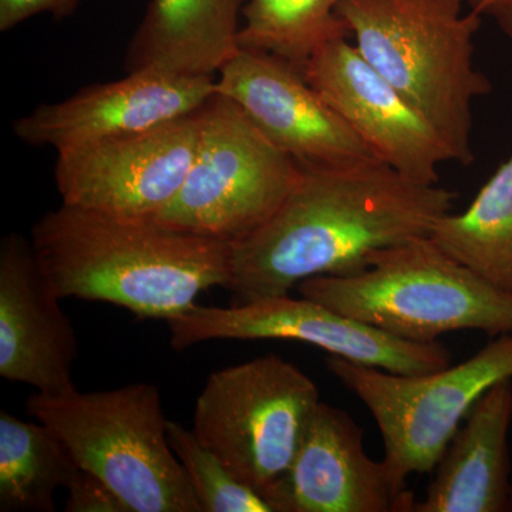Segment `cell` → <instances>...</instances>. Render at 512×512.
<instances>
[{"instance_id": "cell-7", "label": "cell", "mask_w": 512, "mask_h": 512, "mask_svg": "<svg viewBox=\"0 0 512 512\" xmlns=\"http://www.w3.org/2000/svg\"><path fill=\"white\" fill-rule=\"evenodd\" d=\"M326 366L375 417L387 477L404 494L410 476L434 470L477 400L512 379V333L497 336L460 365L426 375H399L338 356H329Z\"/></svg>"}, {"instance_id": "cell-17", "label": "cell", "mask_w": 512, "mask_h": 512, "mask_svg": "<svg viewBox=\"0 0 512 512\" xmlns=\"http://www.w3.org/2000/svg\"><path fill=\"white\" fill-rule=\"evenodd\" d=\"M249 0H151L131 39L128 72L214 76L237 55Z\"/></svg>"}, {"instance_id": "cell-20", "label": "cell", "mask_w": 512, "mask_h": 512, "mask_svg": "<svg viewBox=\"0 0 512 512\" xmlns=\"http://www.w3.org/2000/svg\"><path fill=\"white\" fill-rule=\"evenodd\" d=\"M340 3L342 0H249L242 15L239 46L272 53L303 72L319 46L349 36L336 12Z\"/></svg>"}, {"instance_id": "cell-6", "label": "cell", "mask_w": 512, "mask_h": 512, "mask_svg": "<svg viewBox=\"0 0 512 512\" xmlns=\"http://www.w3.org/2000/svg\"><path fill=\"white\" fill-rule=\"evenodd\" d=\"M301 174L298 161L215 92L200 111V140L183 187L154 220L235 244L274 217Z\"/></svg>"}, {"instance_id": "cell-21", "label": "cell", "mask_w": 512, "mask_h": 512, "mask_svg": "<svg viewBox=\"0 0 512 512\" xmlns=\"http://www.w3.org/2000/svg\"><path fill=\"white\" fill-rule=\"evenodd\" d=\"M168 440L190 478L202 512H274L264 495L239 481L194 430L170 420Z\"/></svg>"}, {"instance_id": "cell-3", "label": "cell", "mask_w": 512, "mask_h": 512, "mask_svg": "<svg viewBox=\"0 0 512 512\" xmlns=\"http://www.w3.org/2000/svg\"><path fill=\"white\" fill-rule=\"evenodd\" d=\"M357 52L446 140L458 163H473V104L493 89L474 63L481 18L463 0H342Z\"/></svg>"}, {"instance_id": "cell-1", "label": "cell", "mask_w": 512, "mask_h": 512, "mask_svg": "<svg viewBox=\"0 0 512 512\" xmlns=\"http://www.w3.org/2000/svg\"><path fill=\"white\" fill-rule=\"evenodd\" d=\"M456 197L407 180L377 157L302 165L274 217L231 244L234 305L288 295L313 276L363 271L373 252L427 237Z\"/></svg>"}, {"instance_id": "cell-16", "label": "cell", "mask_w": 512, "mask_h": 512, "mask_svg": "<svg viewBox=\"0 0 512 512\" xmlns=\"http://www.w3.org/2000/svg\"><path fill=\"white\" fill-rule=\"evenodd\" d=\"M511 421L512 379H507L471 407L437 461L426 497L414 501L410 512L507 511Z\"/></svg>"}, {"instance_id": "cell-13", "label": "cell", "mask_w": 512, "mask_h": 512, "mask_svg": "<svg viewBox=\"0 0 512 512\" xmlns=\"http://www.w3.org/2000/svg\"><path fill=\"white\" fill-rule=\"evenodd\" d=\"M215 92L301 165L376 157L305 74L272 53L241 47L217 74Z\"/></svg>"}, {"instance_id": "cell-8", "label": "cell", "mask_w": 512, "mask_h": 512, "mask_svg": "<svg viewBox=\"0 0 512 512\" xmlns=\"http://www.w3.org/2000/svg\"><path fill=\"white\" fill-rule=\"evenodd\" d=\"M319 403L311 377L269 353L211 373L192 430L239 481L266 497L292 466Z\"/></svg>"}, {"instance_id": "cell-2", "label": "cell", "mask_w": 512, "mask_h": 512, "mask_svg": "<svg viewBox=\"0 0 512 512\" xmlns=\"http://www.w3.org/2000/svg\"><path fill=\"white\" fill-rule=\"evenodd\" d=\"M40 269L60 298L121 306L140 319H168L231 278V244L62 204L33 225Z\"/></svg>"}, {"instance_id": "cell-23", "label": "cell", "mask_w": 512, "mask_h": 512, "mask_svg": "<svg viewBox=\"0 0 512 512\" xmlns=\"http://www.w3.org/2000/svg\"><path fill=\"white\" fill-rule=\"evenodd\" d=\"M80 0H0V32L18 28L37 15L66 19L79 9Z\"/></svg>"}, {"instance_id": "cell-19", "label": "cell", "mask_w": 512, "mask_h": 512, "mask_svg": "<svg viewBox=\"0 0 512 512\" xmlns=\"http://www.w3.org/2000/svg\"><path fill=\"white\" fill-rule=\"evenodd\" d=\"M79 470L55 431L0 413V510L55 511L56 491L69 487Z\"/></svg>"}, {"instance_id": "cell-10", "label": "cell", "mask_w": 512, "mask_h": 512, "mask_svg": "<svg viewBox=\"0 0 512 512\" xmlns=\"http://www.w3.org/2000/svg\"><path fill=\"white\" fill-rule=\"evenodd\" d=\"M200 111L57 153L55 181L62 204L154 220L177 197L190 171L200 140Z\"/></svg>"}, {"instance_id": "cell-4", "label": "cell", "mask_w": 512, "mask_h": 512, "mask_svg": "<svg viewBox=\"0 0 512 512\" xmlns=\"http://www.w3.org/2000/svg\"><path fill=\"white\" fill-rule=\"evenodd\" d=\"M296 288L409 342H439L457 330H480L491 338L512 333V293L451 258L429 235L373 252L356 274L313 276Z\"/></svg>"}, {"instance_id": "cell-15", "label": "cell", "mask_w": 512, "mask_h": 512, "mask_svg": "<svg viewBox=\"0 0 512 512\" xmlns=\"http://www.w3.org/2000/svg\"><path fill=\"white\" fill-rule=\"evenodd\" d=\"M265 498L274 512H410L414 504L412 493L394 491L383 461L367 456L356 421L322 402Z\"/></svg>"}, {"instance_id": "cell-5", "label": "cell", "mask_w": 512, "mask_h": 512, "mask_svg": "<svg viewBox=\"0 0 512 512\" xmlns=\"http://www.w3.org/2000/svg\"><path fill=\"white\" fill-rule=\"evenodd\" d=\"M26 412L72 451L133 512H202L190 478L168 440L160 392L134 383L104 392L36 393Z\"/></svg>"}, {"instance_id": "cell-12", "label": "cell", "mask_w": 512, "mask_h": 512, "mask_svg": "<svg viewBox=\"0 0 512 512\" xmlns=\"http://www.w3.org/2000/svg\"><path fill=\"white\" fill-rule=\"evenodd\" d=\"M214 76L141 69L92 84L57 103L40 104L13 123L23 143L57 153L130 136L198 113L215 94Z\"/></svg>"}, {"instance_id": "cell-25", "label": "cell", "mask_w": 512, "mask_h": 512, "mask_svg": "<svg viewBox=\"0 0 512 512\" xmlns=\"http://www.w3.org/2000/svg\"><path fill=\"white\" fill-rule=\"evenodd\" d=\"M507 511H512V483L510 485V494H508V507Z\"/></svg>"}, {"instance_id": "cell-11", "label": "cell", "mask_w": 512, "mask_h": 512, "mask_svg": "<svg viewBox=\"0 0 512 512\" xmlns=\"http://www.w3.org/2000/svg\"><path fill=\"white\" fill-rule=\"evenodd\" d=\"M303 74L373 154L407 180L439 184L440 165L456 161L437 128L363 59L349 36L319 46Z\"/></svg>"}, {"instance_id": "cell-24", "label": "cell", "mask_w": 512, "mask_h": 512, "mask_svg": "<svg viewBox=\"0 0 512 512\" xmlns=\"http://www.w3.org/2000/svg\"><path fill=\"white\" fill-rule=\"evenodd\" d=\"M467 3L481 18L493 20L512 42V0H467Z\"/></svg>"}, {"instance_id": "cell-14", "label": "cell", "mask_w": 512, "mask_h": 512, "mask_svg": "<svg viewBox=\"0 0 512 512\" xmlns=\"http://www.w3.org/2000/svg\"><path fill=\"white\" fill-rule=\"evenodd\" d=\"M60 296L37 262L32 242L18 232L0 244V376L40 393L76 390V330Z\"/></svg>"}, {"instance_id": "cell-22", "label": "cell", "mask_w": 512, "mask_h": 512, "mask_svg": "<svg viewBox=\"0 0 512 512\" xmlns=\"http://www.w3.org/2000/svg\"><path fill=\"white\" fill-rule=\"evenodd\" d=\"M67 512H133L106 481L80 468L67 487Z\"/></svg>"}, {"instance_id": "cell-18", "label": "cell", "mask_w": 512, "mask_h": 512, "mask_svg": "<svg viewBox=\"0 0 512 512\" xmlns=\"http://www.w3.org/2000/svg\"><path fill=\"white\" fill-rule=\"evenodd\" d=\"M429 237L491 285L512 293V154L463 214L443 215Z\"/></svg>"}, {"instance_id": "cell-9", "label": "cell", "mask_w": 512, "mask_h": 512, "mask_svg": "<svg viewBox=\"0 0 512 512\" xmlns=\"http://www.w3.org/2000/svg\"><path fill=\"white\" fill-rule=\"evenodd\" d=\"M167 323L175 350L218 339L295 340L326 350L330 356L399 375L436 372L450 366L453 357L443 343L394 338L305 296H272L231 308L195 303Z\"/></svg>"}]
</instances>
